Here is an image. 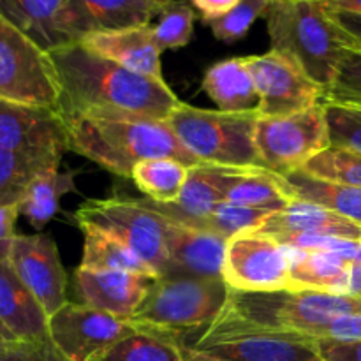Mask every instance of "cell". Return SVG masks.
Segmentation results:
<instances>
[{"mask_svg": "<svg viewBox=\"0 0 361 361\" xmlns=\"http://www.w3.org/2000/svg\"><path fill=\"white\" fill-rule=\"evenodd\" d=\"M51 53L62 99L56 113L168 120L182 101L166 81L133 73L74 42Z\"/></svg>", "mask_w": 361, "mask_h": 361, "instance_id": "obj_1", "label": "cell"}, {"mask_svg": "<svg viewBox=\"0 0 361 361\" xmlns=\"http://www.w3.org/2000/svg\"><path fill=\"white\" fill-rule=\"evenodd\" d=\"M348 314H361V298L312 289L256 293L229 289V298L222 312L201 331L196 342L245 331L300 334L323 341L324 326L335 317Z\"/></svg>", "mask_w": 361, "mask_h": 361, "instance_id": "obj_2", "label": "cell"}, {"mask_svg": "<svg viewBox=\"0 0 361 361\" xmlns=\"http://www.w3.org/2000/svg\"><path fill=\"white\" fill-rule=\"evenodd\" d=\"M67 148L113 175L130 178L134 166L147 159H176L189 168L204 166L183 148L164 120L127 115L59 113Z\"/></svg>", "mask_w": 361, "mask_h": 361, "instance_id": "obj_3", "label": "cell"}, {"mask_svg": "<svg viewBox=\"0 0 361 361\" xmlns=\"http://www.w3.org/2000/svg\"><path fill=\"white\" fill-rule=\"evenodd\" d=\"M270 49L286 53L307 76L330 88L342 56L353 41L331 20L321 0H275L267 13Z\"/></svg>", "mask_w": 361, "mask_h": 361, "instance_id": "obj_4", "label": "cell"}, {"mask_svg": "<svg viewBox=\"0 0 361 361\" xmlns=\"http://www.w3.org/2000/svg\"><path fill=\"white\" fill-rule=\"evenodd\" d=\"M257 113H226L182 102L166 122L187 152L208 166L264 169L254 141Z\"/></svg>", "mask_w": 361, "mask_h": 361, "instance_id": "obj_5", "label": "cell"}, {"mask_svg": "<svg viewBox=\"0 0 361 361\" xmlns=\"http://www.w3.org/2000/svg\"><path fill=\"white\" fill-rule=\"evenodd\" d=\"M229 286L224 279L159 277L148 289L130 323L180 338L196 328H208L224 309Z\"/></svg>", "mask_w": 361, "mask_h": 361, "instance_id": "obj_6", "label": "cell"}, {"mask_svg": "<svg viewBox=\"0 0 361 361\" xmlns=\"http://www.w3.org/2000/svg\"><path fill=\"white\" fill-rule=\"evenodd\" d=\"M60 99L51 53L0 16V101L59 111Z\"/></svg>", "mask_w": 361, "mask_h": 361, "instance_id": "obj_7", "label": "cell"}, {"mask_svg": "<svg viewBox=\"0 0 361 361\" xmlns=\"http://www.w3.org/2000/svg\"><path fill=\"white\" fill-rule=\"evenodd\" d=\"M81 231L104 233L133 250L161 277L168 263L166 228L168 219L130 197L87 200L74 212Z\"/></svg>", "mask_w": 361, "mask_h": 361, "instance_id": "obj_8", "label": "cell"}, {"mask_svg": "<svg viewBox=\"0 0 361 361\" xmlns=\"http://www.w3.org/2000/svg\"><path fill=\"white\" fill-rule=\"evenodd\" d=\"M254 141L267 171L288 176L330 147L324 104L286 116H259Z\"/></svg>", "mask_w": 361, "mask_h": 361, "instance_id": "obj_9", "label": "cell"}, {"mask_svg": "<svg viewBox=\"0 0 361 361\" xmlns=\"http://www.w3.org/2000/svg\"><path fill=\"white\" fill-rule=\"evenodd\" d=\"M247 63L259 94V116H286L324 104L326 90L286 53L247 55Z\"/></svg>", "mask_w": 361, "mask_h": 361, "instance_id": "obj_10", "label": "cell"}, {"mask_svg": "<svg viewBox=\"0 0 361 361\" xmlns=\"http://www.w3.org/2000/svg\"><path fill=\"white\" fill-rule=\"evenodd\" d=\"M289 249L261 233H242L228 240L222 279L235 291L289 289Z\"/></svg>", "mask_w": 361, "mask_h": 361, "instance_id": "obj_11", "label": "cell"}, {"mask_svg": "<svg viewBox=\"0 0 361 361\" xmlns=\"http://www.w3.org/2000/svg\"><path fill=\"white\" fill-rule=\"evenodd\" d=\"M136 330L130 321L74 302L49 317V338L69 361H92Z\"/></svg>", "mask_w": 361, "mask_h": 361, "instance_id": "obj_12", "label": "cell"}, {"mask_svg": "<svg viewBox=\"0 0 361 361\" xmlns=\"http://www.w3.org/2000/svg\"><path fill=\"white\" fill-rule=\"evenodd\" d=\"M0 16L46 51L80 42L94 32L76 0H0Z\"/></svg>", "mask_w": 361, "mask_h": 361, "instance_id": "obj_13", "label": "cell"}, {"mask_svg": "<svg viewBox=\"0 0 361 361\" xmlns=\"http://www.w3.org/2000/svg\"><path fill=\"white\" fill-rule=\"evenodd\" d=\"M9 263L49 317L69 302L67 274L60 261L59 247L49 235L14 236Z\"/></svg>", "mask_w": 361, "mask_h": 361, "instance_id": "obj_14", "label": "cell"}, {"mask_svg": "<svg viewBox=\"0 0 361 361\" xmlns=\"http://www.w3.org/2000/svg\"><path fill=\"white\" fill-rule=\"evenodd\" d=\"M0 148L32 159L59 162L66 154L67 136L56 111L0 101Z\"/></svg>", "mask_w": 361, "mask_h": 361, "instance_id": "obj_15", "label": "cell"}, {"mask_svg": "<svg viewBox=\"0 0 361 361\" xmlns=\"http://www.w3.org/2000/svg\"><path fill=\"white\" fill-rule=\"evenodd\" d=\"M190 348L226 361H324L316 338L300 334L245 331L196 342Z\"/></svg>", "mask_w": 361, "mask_h": 361, "instance_id": "obj_16", "label": "cell"}, {"mask_svg": "<svg viewBox=\"0 0 361 361\" xmlns=\"http://www.w3.org/2000/svg\"><path fill=\"white\" fill-rule=\"evenodd\" d=\"M228 240L210 231L189 228L168 219V263L161 277L222 279Z\"/></svg>", "mask_w": 361, "mask_h": 361, "instance_id": "obj_17", "label": "cell"}, {"mask_svg": "<svg viewBox=\"0 0 361 361\" xmlns=\"http://www.w3.org/2000/svg\"><path fill=\"white\" fill-rule=\"evenodd\" d=\"M155 277L130 271H74V291L83 305L127 319L134 316Z\"/></svg>", "mask_w": 361, "mask_h": 361, "instance_id": "obj_18", "label": "cell"}, {"mask_svg": "<svg viewBox=\"0 0 361 361\" xmlns=\"http://www.w3.org/2000/svg\"><path fill=\"white\" fill-rule=\"evenodd\" d=\"M83 48L108 59L133 73L164 81L161 66V48L155 42L150 25L141 27L99 30L85 35L80 41Z\"/></svg>", "mask_w": 361, "mask_h": 361, "instance_id": "obj_19", "label": "cell"}, {"mask_svg": "<svg viewBox=\"0 0 361 361\" xmlns=\"http://www.w3.org/2000/svg\"><path fill=\"white\" fill-rule=\"evenodd\" d=\"M221 171L222 168L208 164L190 168L185 187L175 203H155L148 197L140 200L162 217L197 229L215 207L224 201L221 190Z\"/></svg>", "mask_w": 361, "mask_h": 361, "instance_id": "obj_20", "label": "cell"}, {"mask_svg": "<svg viewBox=\"0 0 361 361\" xmlns=\"http://www.w3.org/2000/svg\"><path fill=\"white\" fill-rule=\"evenodd\" d=\"M0 321L18 341L34 342L49 337V316L11 263H0Z\"/></svg>", "mask_w": 361, "mask_h": 361, "instance_id": "obj_21", "label": "cell"}, {"mask_svg": "<svg viewBox=\"0 0 361 361\" xmlns=\"http://www.w3.org/2000/svg\"><path fill=\"white\" fill-rule=\"evenodd\" d=\"M254 233L268 235L271 238L291 235V233H310V235L337 236V238L361 242L360 224L326 208L298 200H293V203L284 210L271 214Z\"/></svg>", "mask_w": 361, "mask_h": 361, "instance_id": "obj_22", "label": "cell"}, {"mask_svg": "<svg viewBox=\"0 0 361 361\" xmlns=\"http://www.w3.org/2000/svg\"><path fill=\"white\" fill-rule=\"evenodd\" d=\"M201 87L221 111L259 115V94L247 56H233L208 67Z\"/></svg>", "mask_w": 361, "mask_h": 361, "instance_id": "obj_23", "label": "cell"}, {"mask_svg": "<svg viewBox=\"0 0 361 361\" xmlns=\"http://www.w3.org/2000/svg\"><path fill=\"white\" fill-rule=\"evenodd\" d=\"M222 200L254 210L281 212L293 203L279 183L277 175L267 169H233L221 171Z\"/></svg>", "mask_w": 361, "mask_h": 361, "instance_id": "obj_24", "label": "cell"}, {"mask_svg": "<svg viewBox=\"0 0 361 361\" xmlns=\"http://www.w3.org/2000/svg\"><path fill=\"white\" fill-rule=\"evenodd\" d=\"M277 180L291 200L317 204L361 226L360 187L317 178L303 169H298L288 176L277 175Z\"/></svg>", "mask_w": 361, "mask_h": 361, "instance_id": "obj_25", "label": "cell"}, {"mask_svg": "<svg viewBox=\"0 0 361 361\" xmlns=\"http://www.w3.org/2000/svg\"><path fill=\"white\" fill-rule=\"evenodd\" d=\"M289 289H312L345 295L353 261L323 250L305 252L289 249Z\"/></svg>", "mask_w": 361, "mask_h": 361, "instance_id": "obj_26", "label": "cell"}, {"mask_svg": "<svg viewBox=\"0 0 361 361\" xmlns=\"http://www.w3.org/2000/svg\"><path fill=\"white\" fill-rule=\"evenodd\" d=\"M78 171H60L56 168H48L39 173L21 196L18 208L34 229L41 231L60 210V200L67 192H76Z\"/></svg>", "mask_w": 361, "mask_h": 361, "instance_id": "obj_27", "label": "cell"}, {"mask_svg": "<svg viewBox=\"0 0 361 361\" xmlns=\"http://www.w3.org/2000/svg\"><path fill=\"white\" fill-rule=\"evenodd\" d=\"M92 361H183L182 342L169 334L137 328Z\"/></svg>", "mask_w": 361, "mask_h": 361, "instance_id": "obj_28", "label": "cell"}, {"mask_svg": "<svg viewBox=\"0 0 361 361\" xmlns=\"http://www.w3.org/2000/svg\"><path fill=\"white\" fill-rule=\"evenodd\" d=\"M76 2L94 32L150 25L152 20L164 9L150 0H76Z\"/></svg>", "mask_w": 361, "mask_h": 361, "instance_id": "obj_29", "label": "cell"}, {"mask_svg": "<svg viewBox=\"0 0 361 361\" xmlns=\"http://www.w3.org/2000/svg\"><path fill=\"white\" fill-rule=\"evenodd\" d=\"M190 168L176 159H147L134 166L130 180L155 203H175L185 187Z\"/></svg>", "mask_w": 361, "mask_h": 361, "instance_id": "obj_30", "label": "cell"}, {"mask_svg": "<svg viewBox=\"0 0 361 361\" xmlns=\"http://www.w3.org/2000/svg\"><path fill=\"white\" fill-rule=\"evenodd\" d=\"M83 243V256H81V270L94 271H130V274L148 275L159 279V275L140 259L123 243L104 233L87 229Z\"/></svg>", "mask_w": 361, "mask_h": 361, "instance_id": "obj_31", "label": "cell"}, {"mask_svg": "<svg viewBox=\"0 0 361 361\" xmlns=\"http://www.w3.org/2000/svg\"><path fill=\"white\" fill-rule=\"evenodd\" d=\"M56 166L59 162L25 157L0 148V204L20 203L28 183L41 171Z\"/></svg>", "mask_w": 361, "mask_h": 361, "instance_id": "obj_32", "label": "cell"}, {"mask_svg": "<svg viewBox=\"0 0 361 361\" xmlns=\"http://www.w3.org/2000/svg\"><path fill=\"white\" fill-rule=\"evenodd\" d=\"M274 212L254 210V208L238 207V204L221 201L215 210L200 224L201 231H210L222 238L229 240L242 233H254L261 228Z\"/></svg>", "mask_w": 361, "mask_h": 361, "instance_id": "obj_33", "label": "cell"}, {"mask_svg": "<svg viewBox=\"0 0 361 361\" xmlns=\"http://www.w3.org/2000/svg\"><path fill=\"white\" fill-rule=\"evenodd\" d=\"M196 9L187 0L168 4L159 13L157 23H152L155 42L161 51L164 49H178L190 42L194 32Z\"/></svg>", "mask_w": 361, "mask_h": 361, "instance_id": "obj_34", "label": "cell"}, {"mask_svg": "<svg viewBox=\"0 0 361 361\" xmlns=\"http://www.w3.org/2000/svg\"><path fill=\"white\" fill-rule=\"evenodd\" d=\"M303 171L345 185L361 189V154L344 150V148L328 147L316 157L310 159Z\"/></svg>", "mask_w": 361, "mask_h": 361, "instance_id": "obj_35", "label": "cell"}, {"mask_svg": "<svg viewBox=\"0 0 361 361\" xmlns=\"http://www.w3.org/2000/svg\"><path fill=\"white\" fill-rule=\"evenodd\" d=\"M274 2L275 0H242L231 13L208 25H210L215 39L226 42V44H233L249 34L250 27L256 23V20L267 16L268 9Z\"/></svg>", "mask_w": 361, "mask_h": 361, "instance_id": "obj_36", "label": "cell"}, {"mask_svg": "<svg viewBox=\"0 0 361 361\" xmlns=\"http://www.w3.org/2000/svg\"><path fill=\"white\" fill-rule=\"evenodd\" d=\"M324 102L361 109V48L358 46H353L344 53L334 83L326 90Z\"/></svg>", "mask_w": 361, "mask_h": 361, "instance_id": "obj_37", "label": "cell"}, {"mask_svg": "<svg viewBox=\"0 0 361 361\" xmlns=\"http://www.w3.org/2000/svg\"><path fill=\"white\" fill-rule=\"evenodd\" d=\"M330 147L361 154V109L324 102Z\"/></svg>", "mask_w": 361, "mask_h": 361, "instance_id": "obj_38", "label": "cell"}, {"mask_svg": "<svg viewBox=\"0 0 361 361\" xmlns=\"http://www.w3.org/2000/svg\"><path fill=\"white\" fill-rule=\"evenodd\" d=\"M0 361H69L56 349L51 338L25 342L16 341L0 348Z\"/></svg>", "mask_w": 361, "mask_h": 361, "instance_id": "obj_39", "label": "cell"}, {"mask_svg": "<svg viewBox=\"0 0 361 361\" xmlns=\"http://www.w3.org/2000/svg\"><path fill=\"white\" fill-rule=\"evenodd\" d=\"M317 345L324 361H361V341H317Z\"/></svg>", "mask_w": 361, "mask_h": 361, "instance_id": "obj_40", "label": "cell"}, {"mask_svg": "<svg viewBox=\"0 0 361 361\" xmlns=\"http://www.w3.org/2000/svg\"><path fill=\"white\" fill-rule=\"evenodd\" d=\"M240 2L242 0H190V6L200 13L201 20L208 25L231 13Z\"/></svg>", "mask_w": 361, "mask_h": 361, "instance_id": "obj_41", "label": "cell"}, {"mask_svg": "<svg viewBox=\"0 0 361 361\" xmlns=\"http://www.w3.org/2000/svg\"><path fill=\"white\" fill-rule=\"evenodd\" d=\"M328 13H330L331 20L338 25V28L342 32H345V35L351 39L353 44L361 48V14L349 13V11L331 9V7H328Z\"/></svg>", "mask_w": 361, "mask_h": 361, "instance_id": "obj_42", "label": "cell"}, {"mask_svg": "<svg viewBox=\"0 0 361 361\" xmlns=\"http://www.w3.org/2000/svg\"><path fill=\"white\" fill-rule=\"evenodd\" d=\"M20 217V208L18 203L14 204H0V240L14 238L16 233V221Z\"/></svg>", "mask_w": 361, "mask_h": 361, "instance_id": "obj_43", "label": "cell"}, {"mask_svg": "<svg viewBox=\"0 0 361 361\" xmlns=\"http://www.w3.org/2000/svg\"><path fill=\"white\" fill-rule=\"evenodd\" d=\"M345 295L356 296L361 298V263H351V270H349V281H348V289H345Z\"/></svg>", "mask_w": 361, "mask_h": 361, "instance_id": "obj_44", "label": "cell"}, {"mask_svg": "<svg viewBox=\"0 0 361 361\" xmlns=\"http://www.w3.org/2000/svg\"><path fill=\"white\" fill-rule=\"evenodd\" d=\"M324 4H326V2H324ZM326 6L331 7V9L349 11V13L361 14V0H335V2L326 4Z\"/></svg>", "mask_w": 361, "mask_h": 361, "instance_id": "obj_45", "label": "cell"}, {"mask_svg": "<svg viewBox=\"0 0 361 361\" xmlns=\"http://www.w3.org/2000/svg\"><path fill=\"white\" fill-rule=\"evenodd\" d=\"M182 353H183V361H226V360L207 355V353L196 351V349L192 348H187V345H182Z\"/></svg>", "mask_w": 361, "mask_h": 361, "instance_id": "obj_46", "label": "cell"}, {"mask_svg": "<svg viewBox=\"0 0 361 361\" xmlns=\"http://www.w3.org/2000/svg\"><path fill=\"white\" fill-rule=\"evenodd\" d=\"M14 238L0 240V263H9L11 261V249H13Z\"/></svg>", "mask_w": 361, "mask_h": 361, "instance_id": "obj_47", "label": "cell"}, {"mask_svg": "<svg viewBox=\"0 0 361 361\" xmlns=\"http://www.w3.org/2000/svg\"><path fill=\"white\" fill-rule=\"evenodd\" d=\"M16 341H18V338L14 337V335L11 334L9 330H7L6 324H4L2 321H0V348H2V345L11 344V342H16Z\"/></svg>", "mask_w": 361, "mask_h": 361, "instance_id": "obj_48", "label": "cell"}, {"mask_svg": "<svg viewBox=\"0 0 361 361\" xmlns=\"http://www.w3.org/2000/svg\"><path fill=\"white\" fill-rule=\"evenodd\" d=\"M150 2L157 4V6H161V7H166V6H168V4H173V2H180V0H150Z\"/></svg>", "mask_w": 361, "mask_h": 361, "instance_id": "obj_49", "label": "cell"}, {"mask_svg": "<svg viewBox=\"0 0 361 361\" xmlns=\"http://www.w3.org/2000/svg\"><path fill=\"white\" fill-rule=\"evenodd\" d=\"M355 263H361V243H360L358 254H356V257H355Z\"/></svg>", "mask_w": 361, "mask_h": 361, "instance_id": "obj_50", "label": "cell"}, {"mask_svg": "<svg viewBox=\"0 0 361 361\" xmlns=\"http://www.w3.org/2000/svg\"><path fill=\"white\" fill-rule=\"evenodd\" d=\"M321 2H326V4H330V2H335V0H321Z\"/></svg>", "mask_w": 361, "mask_h": 361, "instance_id": "obj_51", "label": "cell"}]
</instances>
